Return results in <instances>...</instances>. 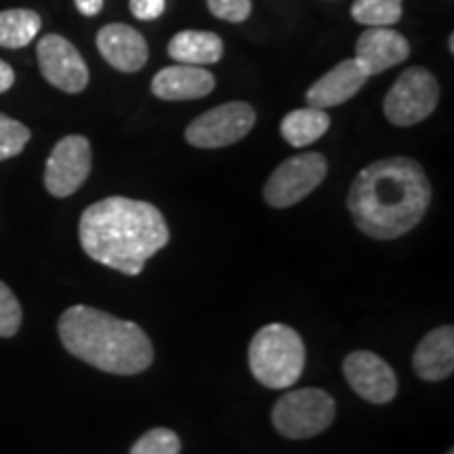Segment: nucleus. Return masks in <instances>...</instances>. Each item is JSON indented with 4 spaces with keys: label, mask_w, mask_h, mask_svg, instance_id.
Returning a JSON list of instances; mask_svg holds the SVG:
<instances>
[{
    "label": "nucleus",
    "mask_w": 454,
    "mask_h": 454,
    "mask_svg": "<svg viewBox=\"0 0 454 454\" xmlns=\"http://www.w3.org/2000/svg\"><path fill=\"white\" fill-rule=\"evenodd\" d=\"M431 202L425 168L408 156H389L362 168L349 187L348 208L362 234L395 240L421 223Z\"/></svg>",
    "instance_id": "f257e3e1"
},
{
    "label": "nucleus",
    "mask_w": 454,
    "mask_h": 454,
    "mask_svg": "<svg viewBox=\"0 0 454 454\" xmlns=\"http://www.w3.org/2000/svg\"><path fill=\"white\" fill-rule=\"evenodd\" d=\"M78 234L90 259L127 276L141 274L170 240L167 221L154 204L124 196L84 208Z\"/></svg>",
    "instance_id": "f03ea898"
},
{
    "label": "nucleus",
    "mask_w": 454,
    "mask_h": 454,
    "mask_svg": "<svg viewBox=\"0 0 454 454\" xmlns=\"http://www.w3.org/2000/svg\"><path fill=\"white\" fill-rule=\"evenodd\" d=\"M57 333L74 357L101 372L133 377L154 362V345L144 328L98 308H67L57 322Z\"/></svg>",
    "instance_id": "7ed1b4c3"
},
{
    "label": "nucleus",
    "mask_w": 454,
    "mask_h": 454,
    "mask_svg": "<svg viewBox=\"0 0 454 454\" xmlns=\"http://www.w3.org/2000/svg\"><path fill=\"white\" fill-rule=\"evenodd\" d=\"M305 343L294 328L274 322L257 331L248 348L253 377L270 389H288L299 381L305 368Z\"/></svg>",
    "instance_id": "20e7f679"
},
{
    "label": "nucleus",
    "mask_w": 454,
    "mask_h": 454,
    "mask_svg": "<svg viewBox=\"0 0 454 454\" xmlns=\"http://www.w3.org/2000/svg\"><path fill=\"white\" fill-rule=\"evenodd\" d=\"M337 402L325 389L303 387L286 391L271 408V423L288 440H308L331 427Z\"/></svg>",
    "instance_id": "39448f33"
},
{
    "label": "nucleus",
    "mask_w": 454,
    "mask_h": 454,
    "mask_svg": "<svg viewBox=\"0 0 454 454\" xmlns=\"http://www.w3.org/2000/svg\"><path fill=\"white\" fill-rule=\"evenodd\" d=\"M440 101V84L427 67L412 66L397 76L385 95L383 112L395 127H412L434 114Z\"/></svg>",
    "instance_id": "423d86ee"
},
{
    "label": "nucleus",
    "mask_w": 454,
    "mask_h": 454,
    "mask_svg": "<svg viewBox=\"0 0 454 454\" xmlns=\"http://www.w3.org/2000/svg\"><path fill=\"white\" fill-rule=\"evenodd\" d=\"M328 173V162L320 152H305L284 160L265 181L263 198L271 208H288L308 198Z\"/></svg>",
    "instance_id": "0eeeda50"
},
{
    "label": "nucleus",
    "mask_w": 454,
    "mask_h": 454,
    "mask_svg": "<svg viewBox=\"0 0 454 454\" xmlns=\"http://www.w3.org/2000/svg\"><path fill=\"white\" fill-rule=\"evenodd\" d=\"M257 122V112L247 101H230L200 114L185 129L187 144L200 150L234 145L251 133Z\"/></svg>",
    "instance_id": "6e6552de"
},
{
    "label": "nucleus",
    "mask_w": 454,
    "mask_h": 454,
    "mask_svg": "<svg viewBox=\"0 0 454 454\" xmlns=\"http://www.w3.org/2000/svg\"><path fill=\"white\" fill-rule=\"evenodd\" d=\"M93 167L90 144L82 135H67L55 144L44 167V187L51 196L67 198L81 190Z\"/></svg>",
    "instance_id": "1a4fd4ad"
},
{
    "label": "nucleus",
    "mask_w": 454,
    "mask_h": 454,
    "mask_svg": "<svg viewBox=\"0 0 454 454\" xmlns=\"http://www.w3.org/2000/svg\"><path fill=\"white\" fill-rule=\"evenodd\" d=\"M38 66L49 84L64 93H82L89 84V67L82 55L59 34H47L36 49Z\"/></svg>",
    "instance_id": "9d476101"
},
{
    "label": "nucleus",
    "mask_w": 454,
    "mask_h": 454,
    "mask_svg": "<svg viewBox=\"0 0 454 454\" xmlns=\"http://www.w3.org/2000/svg\"><path fill=\"white\" fill-rule=\"evenodd\" d=\"M349 387L371 404H387L397 395V377L387 362L372 351H351L343 360Z\"/></svg>",
    "instance_id": "9b49d317"
},
{
    "label": "nucleus",
    "mask_w": 454,
    "mask_h": 454,
    "mask_svg": "<svg viewBox=\"0 0 454 454\" xmlns=\"http://www.w3.org/2000/svg\"><path fill=\"white\" fill-rule=\"evenodd\" d=\"M411 55V43L404 34L391 27H368L356 43L357 66L364 70L368 78L374 74L387 72L389 67L404 64Z\"/></svg>",
    "instance_id": "f8f14e48"
},
{
    "label": "nucleus",
    "mask_w": 454,
    "mask_h": 454,
    "mask_svg": "<svg viewBox=\"0 0 454 454\" xmlns=\"http://www.w3.org/2000/svg\"><path fill=\"white\" fill-rule=\"evenodd\" d=\"M98 49L114 70L133 74L147 64V43L144 34L127 24H107L98 34Z\"/></svg>",
    "instance_id": "ddd939ff"
},
{
    "label": "nucleus",
    "mask_w": 454,
    "mask_h": 454,
    "mask_svg": "<svg viewBox=\"0 0 454 454\" xmlns=\"http://www.w3.org/2000/svg\"><path fill=\"white\" fill-rule=\"evenodd\" d=\"M215 76L200 66L175 64L164 67L152 81V93L162 101H190L211 95Z\"/></svg>",
    "instance_id": "4468645a"
},
{
    "label": "nucleus",
    "mask_w": 454,
    "mask_h": 454,
    "mask_svg": "<svg viewBox=\"0 0 454 454\" xmlns=\"http://www.w3.org/2000/svg\"><path fill=\"white\" fill-rule=\"evenodd\" d=\"M368 76L357 66L356 59H345L326 72L320 81L311 84L308 95V104L311 107H320V110H328V107H337L345 101H349L354 95L364 87Z\"/></svg>",
    "instance_id": "2eb2a0df"
},
{
    "label": "nucleus",
    "mask_w": 454,
    "mask_h": 454,
    "mask_svg": "<svg viewBox=\"0 0 454 454\" xmlns=\"http://www.w3.org/2000/svg\"><path fill=\"white\" fill-rule=\"evenodd\" d=\"M412 368L419 379L438 383L454 371V328L438 326L425 334L412 354Z\"/></svg>",
    "instance_id": "dca6fc26"
},
{
    "label": "nucleus",
    "mask_w": 454,
    "mask_h": 454,
    "mask_svg": "<svg viewBox=\"0 0 454 454\" xmlns=\"http://www.w3.org/2000/svg\"><path fill=\"white\" fill-rule=\"evenodd\" d=\"M168 55L177 64L213 66L223 57V41L215 32L184 30L170 38Z\"/></svg>",
    "instance_id": "f3484780"
},
{
    "label": "nucleus",
    "mask_w": 454,
    "mask_h": 454,
    "mask_svg": "<svg viewBox=\"0 0 454 454\" xmlns=\"http://www.w3.org/2000/svg\"><path fill=\"white\" fill-rule=\"evenodd\" d=\"M331 129V118L326 110L320 107H301V110L288 112L282 118L280 133L284 141L293 147H308L322 139Z\"/></svg>",
    "instance_id": "a211bd4d"
},
{
    "label": "nucleus",
    "mask_w": 454,
    "mask_h": 454,
    "mask_svg": "<svg viewBox=\"0 0 454 454\" xmlns=\"http://www.w3.org/2000/svg\"><path fill=\"white\" fill-rule=\"evenodd\" d=\"M43 20L32 9L0 11V47L24 49L41 32Z\"/></svg>",
    "instance_id": "6ab92c4d"
},
{
    "label": "nucleus",
    "mask_w": 454,
    "mask_h": 454,
    "mask_svg": "<svg viewBox=\"0 0 454 454\" xmlns=\"http://www.w3.org/2000/svg\"><path fill=\"white\" fill-rule=\"evenodd\" d=\"M351 17L368 27H389L402 20V0H354Z\"/></svg>",
    "instance_id": "aec40b11"
},
{
    "label": "nucleus",
    "mask_w": 454,
    "mask_h": 454,
    "mask_svg": "<svg viewBox=\"0 0 454 454\" xmlns=\"http://www.w3.org/2000/svg\"><path fill=\"white\" fill-rule=\"evenodd\" d=\"M181 440L173 429L154 427L130 446L129 454H179Z\"/></svg>",
    "instance_id": "412c9836"
},
{
    "label": "nucleus",
    "mask_w": 454,
    "mask_h": 454,
    "mask_svg": "<svg viewBox=\"0 0 454 454\" xmlns=\"http://www.w3.org/2000/svg\"><path fill=\"white\" fill-rule=\"evenodd\" d=\"M30 137L32 133L26 124L0 114V162L20 156Z\"/></svg>",
    "instance_id": "4be33fe9"
},
{
    "label": "nucleus",
    "mask_w": 454,
    "mask_h": 454,
    "mask_svg": "<svg viewBox=\"0 0 454 454\" xmlns=\"http://www.w3.org/2000/svg\"><path fill=\"white\" fill-rule=\"evenodd\" d=\"M21 320H24V311L13 291L0 280V337L9 339L15 337L20 331Z\"/></svg>",
    "instance_id": "5701e85b"
},
{
    "label": "nucleus",
    "mask_w": 454,
    "mask_h": 454,
    "mask_svg": "<svg viewBox=\"0 0 454 454\" xmlns=\"http://www.w3.org/2000/svg\"><path fill=\"white\" fill-rule=\"evenodd\" d=\"M211 13L217 20L231 21V24H240L251 15V0H207Z\"/></svg>",
    "instance_id": "b1692460"
},
{
    "label": "nucleus",
    "mask_w": 454,
    "mask_h": 454,
    "mask_svg": "<svg viewBox=\"0 0 454 454\" xmlns=\"http://www.w3.org/2000/svg\"><path fill=\"white\" fill-rule=\"evenodd\" d=\"M130 13L141 21H152L164 13L167 0H129Z\"/></svg>",
    "instance_id": "393cba45"
},
{
    "label": "nucleus",
    "mask_w": 454,
    "mask_h": 454,
    "mask_svg": "<svg viewBox=\"0 0 454 454\" xmlns=\"http://www.w3.org/2000/svg\"><path fill=\"white\" fill-rule=\"evenodd\" d=\"M76 3V9L81 11L84 17H95L101 13L104 9V0H74Z\"/></svg>",
    "instance_id": "a878e982"
},
{
    "label": "nucleus",
    "mask_w": 454,
    "mask_h": 454,
    "mask_svg": "<svg viewBox=\"0 0 454 454\" xmlns=\"http://www.w3.org/2000/svg\"><path fill=\"white\" fill-rule=\"evenodd\" d=\"M15 82V72L13 67H11L7 61L0 59V93H4V90H9L13 87Z\"/></svg>",
    "instance_id": "bb28decb"
},
{
    "label": "nucleus",
    "mask_w": 454,
    "mask_h": 454,
    "mask_svg": "<svg viewBox=\"0 0 454 454\" xmlns=\"http://www.w3.org/2000/svg\"><path fill=\"white\" fill-rule=\"evenodd\" d=\"M448 49H450V53H454V36L450 34V38H448Z\"/></svg>",
    "instance_id": "cd10ccee"
},
{
    "label": "nucleus",
    "mask_w": 454,
    "mask_h": 454,
    "mask_svg": "<svg viewBox=\"0 0 454 454\" xmlns=\"http://www.w3.org/2000/svg\"><path fill=\"white\" fill-rule=\"evenodd\" d=\"M446 454H454V450H448V452H446Z\"/></svg>",
    "instance_id": "c85d7f7f"
}]
</instances>
